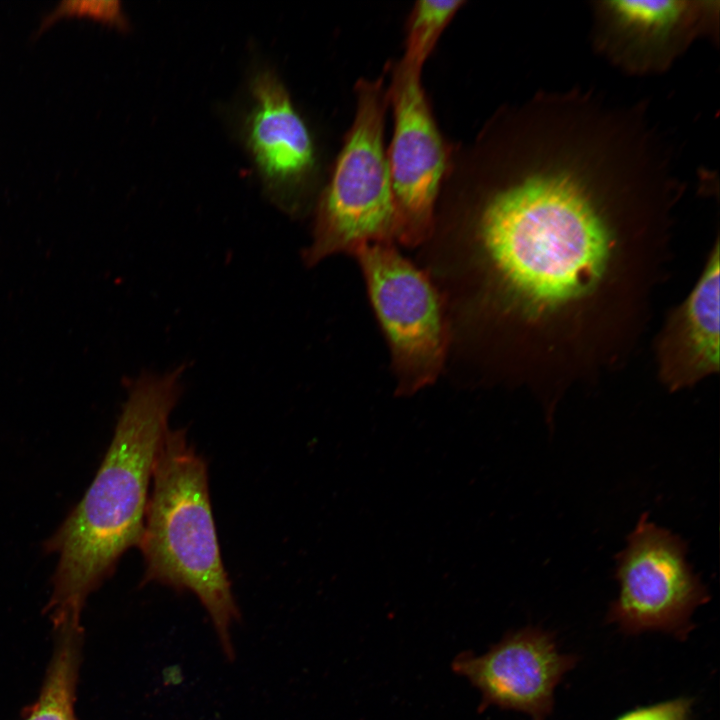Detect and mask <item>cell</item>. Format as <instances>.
<instances>
[{"instance_id":"cell-6","label":"cell","mask_w":720,"mask_h":720,"mask_svg":"<svg viewBox=\"0 0 720 720\" xmlns=\"http://www.w3.org/2000/svg\"><path fill=\"white\" fill-rule=\"evenodd\" d=\"M648 517L641 515L616 556L620 592L607 619L625 632L661 630L680 636L709 595L686 561V543Z\"/></svg>"},{"instance_id":"cell-9","label":"cell","mask_w":720,"mask_h":720,"mask_svg":"<svg viewBox=\"0 0 720 720\" xmlns=\"http://www.w3.org/2000/svg\"><path fill=\"white\" fill-rule=\"evenodd\" d=\"M576 660L560 653L549 633L526 627L507 633L481 655L461 652L451 666L480 692L481 711L496 706L545 720L557 684Z\"/></svg>"},{"instance_id":"cell-7","label":"cell","mask_w":720,"mask_h":720,"mask_svg":"<svg viewBox=\"0 0 720 720\" xmlns=\"http://www.w3.org/2000/svg\"><path fill=\"white\" fill-rule=\"evenodd\" d=\"M421 71L400 60L387 90L394 112L387 159L396 238L409 246L420 244L432 232L434 205L448 161L421 84Z\"/></svg>"},{"instance_id":"cell-13","label":"cell","mask_w":720,"mask_h":720,"mask_svg":"<svg viewBox=\"0 0 720 720\" xmlns=\"http://www.w3.org/2000/svg\"><path fill=\"white\" fill-rule=\"evenodd\" d=\"M463 3L461 0L416 2L409 17L406 49L401 61L422 69L442 31Z\"/></svg>"},{"instance_id":"cell-10","label":"cell","mask_w":720,"mask_h":720,"mask_svg":"<svg viewBox=\"0 0 720 720\" xmlns=\"http://www.w3.org/2000/svg\"><path fill=\"white\" fill-rule=\"evenodd\" d=\"M719 249L717 237L695 286L668 313L655 339L658 378L670 392L719 372Z\"/></svg>"},{"instance_id":"cell-3","label":"cell","mask_w":720,"mask_h":720,"mask_svg":"<svg viewBox=\"0 0 720 720\" xmlns=\"http://www.w3.org/2000/svg\"><path fill=\"white\" fill-rule=\"evenodd\" d=\"M140 548L142 583L157 582L196 594L231 655L230 622L239 612L222 562L205 459L185 429H169L153 466Z\"/></svg>"},{"instance_id":"cell-8","label":"cell","mask_w":720,"mask_h":720,"mask_svg":"<svg viewBox=\"0 0 720 720\" xmlns=\"http://www.w3.org/2000/svg\"><path fill=\"white\" fill-rule=\"evenodd\" d=\"M718 15L713 1H594L592 45L624 73L656 75L698 38L717 35Z\"/></svg>"},{"instance_id":"cell-14","label":"cell","mask_w":720,"mask_h":720,"mask_svg":"<svg viewBox=\"0 0 720 720\" xmlns=\"http://www.w3.org/2000/svg\"><path fill=\"white\" fill-rule=\"evenodd\" d=\"M692 701L677 698L632 710L616 720H690Z\"/></svg>"},{"instance_id":"cell-12","label":"cell","mask_w":720,"mask_h":720,"mask_svg":"<svg viewBox=\"0 0 720 720\" xmlns=\"http://www.w3.org/2000/svg\"><path fill=\"white\" fill-rule=\"evenodd\" d=\"M51 661L38 700L25 720H76L74 700L81 658V624L54 628Z\"/></svg>"},{"instance_id":"cell-1","label":"cell","mask_w":720,"mask_h":720,"mask_svg":"<svg viewBox=\"0 0 720 720\" xmlns=\"http://www.w3.org/2000/svg\"><path fill=\"white\" fill-rule=\"evenodd\" d=\"M492 144L477 234L524 379L553 414L640 340L679 196L640 143L587 114L533 112Z\"/></svg>"},{"instance_id":"cell-5","label":"cell","mask_w":720,"mask_h":720,"mask_svg":"<svg viewBox=\"0 0 720 720\" xmlns=\"http://www.w3.org/2000/svg\"><path fill=\"white\" fill-rule=\"evenodd\" d=\"M353 254L391 348L398 390L411 393L431 384L440 373L447 346L437 291L392 243L366 244Z\"/></svg>"},{"instance_id":"cell-11","label":"cell","mask_w":720,"mask_h":720,"mask_svg":"<svg viewBox=\"0 0 720 720\" xmlns=\"http://www.w3.org/2000/svg\"><path fill=\"white\" fill-rule=\"evenodd\" d=\"M254 105L247 118V143L264 177L276 191L294 188L312 170L313 143L284 85L268 70L252 80Z\"/></svg>"},{"instance_id":"cell-4","label":"cell","mask_w":720,"mask_h":720,"mask_svg":"<svg viewBox=\"0 0 720 720\" xmlns=\"http://www.w3.org/2000/svg\"><path fill=\"white\" fill-rule=\"evenodd\" d=\"M352 126L316 213L311 245L302 258L314 266L339 252L371 243H392L396 216L383 144L388 101L381 79L360 80Z\"/></svg>"},{"instance_id":"cell-2","label":"cell","mask_w":720,"mask_h":720,"mask_svg":"<svg viewBox=\"0 0 720 720\" xmlns=\"http://www.w3.org/2000/svg\"><path fill=\"white\" fill-rule=\"evenodd\" d=\"M185 368L144 372L130 384L94 480L44 542V551L58 556L45 607L54 628L81 624L88 596L113 574L121 556L139 545L154 462L182 394Z\"/></svg>"}]
</instances>
